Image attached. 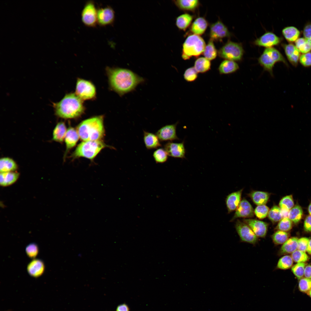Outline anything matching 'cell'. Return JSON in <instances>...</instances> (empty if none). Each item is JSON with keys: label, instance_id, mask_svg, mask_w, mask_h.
<instances>
[{"label": "cell", "instance_id": "b9f144b4", "mask_svg": "<svg viewBox=\"0 0 311 311\" xmlns=\"http://www.w3.org/2000/svg\"><path fill=\"white\" fill-rule=\"evenodd\" d=\"M306 265L304 262L297 263L292 267V272L298 279H300L304 276Z\"/></svg>", "mask_w": 311, "mask_h": 311}, {"label": "cell", "instance_id": "6f0895ef", "mask_svg": "<svg viewBox=\"0 0 311 311\" xmlns=\"http://www.w3.org/2000/svg\"><path fill=\"white\" fill-rule=\"evenodd\" d=\"M306 251L309 254L311 255V239L309 240L308 242L306 249Z\"/></svg>", "mask_w": 311, "mask_h": 311}, {"label": "cell", "instance_id": "603a6c76", "mask_svg": "<svg viewBox=\"0 0 311 311\" xmlns=\"http://www.w3.org/2000/svg\"><path fill=\"white\" fill-rule=\"evenodd\" d=\"M239 68V65L236 62L225 60L220 64L218 69L220 74H227L234 73Z\"/></svg>", "mask_w": 311, "mask_h": 311}, {"label": "cell", "instance_id": "8fae6325", "mask_svg": "<svg viewBox=\"0 0 311 311\" xmlns=\"http://www.w3.org/2000/svg\"><path fill=\"white\" fill-rule=\"evenodd\" d=\"M115 13L110 6L98 8L97 9V24L101 26L113 24L115 20Z\"/></svg>", "mask_w": 311, "mask_h": 311}, {"label": "cell", "instance_id": "7402d4cb", "mask_svg": "<svg viewBox=\"0 0 311 311\" xmlns=\"http://www.w3.org/2000/svg\"><path fill=\"white\" fill-rule=\"evenodd\" d=\"M143 138L145 147L148 149H157L162 146L156 134L143 130Z\"/></svg>", "mask_w": 311, "mask_h": 311}, {"label": "cell", "instance_id": "9a60e30c", "mask_svg": "<svg viewBox=\"0 0 311 311\" xmlns=\"http://www.w3.org/2000/svg\"><path fill=\"white\" fill-rule=\"evenodd\" d=\"M164 148L170 156L182 158H185V150L184 142L174 143L169 141L164 145Z\"/></svg>", "mask_w": 311, "mask_h": 311}, {"label": "cell", "instance_id": "484cf974", "mask_svg": "<svg viewBox=\"0 0 311 311\" xmlns=\"http://www.w3.org/2000/svg\"><path fill=\"white\" fill-rule=\"evenodd\" d=\"M298 238L293 237L289 238L281 247L278 253L280 255L292 253L297 249Z\"/></svg>", "mask_w": 311, "mask_h": 311}, {"label": "cell", "instance_id": "44dd1931", "mask_svg": "<svg viewBox=\"0 0 311 311\" xmlns=\"http://www.w3.org/2000/svg\"><path fill=\"white\" fill-rule=\"evenodd\" d=\"M243 189L232 192L226 197L225 203L228 213L236 210L241 200V196Z\"/></svg>", "mask_w": 311, "mask_h": 311}, {"label": "cell", "instance_id": "91938a15", "mask_svg": "<svg viewBox=\"0 0 311 311\" xmlns=\"http://www.w3.org/2000/svg\"><path fill=\"white\" fill-rule=\"evenodd\" d=\"M307 294L308 295L310 296V297H311V289L310 290V291H309V292Z\"/></svg>", "mask_w": 311, "mask_h": 311}, {"label": "cell", "instance_id": "f907efd6", "mask_svg": "<svg viewBox=\"0 0 311 311\" xmlns=\"http://www.w3.org/2000/svg\"><path fill=\"white\" fill-rule=\"evenodd\" d=\"M309 240L306 237H302L298 239L297 250L306 252Z\"/></svg>", "mask_w": 311, "mask_h": 311}, {"label": "cell", "instance_id": "6da1fadb", "mask_svg": "<svg viewBox=\"0 0 311 311\" xmlns=\"http://www.w3.org/2000/svg\"><path fill=\"white\" fill-rule=\"evenodd\" d=\"M106 71L109 88L121 96L134 91L145 81L143 77L128 69L108 67Z\"/></svg>", "mask_w": 311, "mask_h": 311}, {"label": "cell", "instance_id": "7a4b0ae2", "mask_svg": "<svg viewBox=\"0 0 311 311\" xmlns=\"http://www.w3.org/2000/svg\"><path fill=\"white\" fill-rule=\"evenodd\" d=\"M83 101L75 93L67 94L60 101L53 103L55 114L65 119L79 117L85 110Z\"/></svg>", "mask_w": 311, "mask_h": 311}, {"label": "cell", "instance_id": "ab89813d", "mask_svg": "<svg viewBox=\"0 0 311 311\" xmlns=\"http://www.w3.org/2000/svg\"><path fill=\"white\" fill-rule=\"evenodd\" d=\"M168 156L165 149L162 148L157 149L153 152V155L157 163H163L166 162L168 158Z\"/></svg>", "mask_w": 311, "mask_h": 311}, {"label": "cell", "instance_id": "83f0119b", "mask_svg": "<svg viewBox=\"0 0 311 311\" xmlns=\"http://www.w3.org/2000/svg\"><path fill=\"white\" fill-rule=\"evenodd\" d=\"M270 194L266 192L253 191L249 194L253 202L258 205H265L268 201Z\"/></svg>", "mask_w": 311, "mask_h": 311}, {"label": "cell", "instance_id": "f1b7e54d", "mask_svg": "<svg viewBox=\"0 0 311 311\" xmlns=\"http://www.w3.org/2000/svg\"><path fill=\"white\" fill-rule=\"evenodd\" d=\"M174 3L180 9L187 11H194L199 5V1L178 0L174 1Z\"/></svg>", "mask_w": 311, "mask_h": 311}, {"label": "cell", "instance_id": "c3c4849f", "mask_svg": "<svg viewBox=\"0 0 311 311\" xmlns=\"http://www.w3.org/2000/svg\"><path fill=\"white\" fill-rule=\"evenodd\" d=\"M26 253L30 258H34L37 255L39 252V248L35 243H31L28 245L26 248Z\"/></svg>", "mask_w": 311, "mask_h": 311}, {"label": "cell", "instance_id": "9f6ffc18", "mask_svg": "<svg viewBox=\"0 0 311 311\" xmlns=\"http://www.w3.org/2000/svg\"><path fill=\"white\" fill-rule=\"evenodd\" d=\"M281 211L282 218L288 217L289 211L281 209Z\"/></svg>", "mask_w": 311, "mask_h": 311}, {"label": "cell", "instance_id": "f35d334b", "mask_svg": "<svg viewBox=\"0 0 311 311\" xmlns=\"http://www.w3.org/2000/svg\"><path fill=\"white\" fill-rule=\"evenodd\" d=\"M293 260L291 256L286 255L281 257L278 260L276 268L282 270H287L291 267Z\"/></svg>", "mask_w": 311, "mask_h": 311}, {"label": "cell", "instance_id": "816d5d0a", "mask_svg": "<svg viewBox=\"0 0 311 311\" xmlns=\"http://www.w3.org/2000/svg\"><path fill=\"white\" fill-rule=\"evenodd\" d=\"M304 38L311 43V24L306 25L303 31Z\"/></svg>", "mask_w": 311, "mask_h": 311}, {"label": "cell", "instance_id": "7c38bea8", "mask_svg": "<svg viewBox=\"0 0 311 311\" xmlns=\"http://www.w3.org/2000/svg\"><path fill=\"white\" fill-rule=\"evenodd\" d=\"M281 39L272 32H267L255 40L253 44L255 45L266 48L274 47L279 45Z\"/></svg>", "mask_w": 311, "mask_h": 311}, {"label": "cell", "instance_id": "4dcf8cb0", "mask_svg": "<svg viewBox=\"0 0 311 311\" xmlns=\"http://www.w3.org/2000/svg\"><path fill=\"white\" fill-rule=\"evenodd\" d=\"M282 33L285 38L290 42H295L299 38L300 34L299 30L293 26L284 28L282 30Z\"/></svg>", "mask_w": 311, "mask_h": 311}, {"label": "cell", "instance_id": "4316f807", "mask_svg": "<svg viewBox=\"0 0 311 311\" xmlns=\"http://www.w3.org/2000/svg\"><path fill=\"white\" fill-rule=\"evenodd\" d=\"M19 176V173L16 172H1L0 185L2 186H7L12 184L17 180Z\"/></svg>", "mask_w": 311, "mask_h": 311}, {"label": "cell", "instance_id": "ee69618b", "mask_svg": "<svg viewBox=\"0 0 311 311\" xmlns=\"http://www.w3.org/2000/svg\"><path fill=\"white\" fill-rule=\"evenodd\" d=\"M291 257L293 261L297 263L304 262L309 258L305 252L297 249L292 253Z\"/></svg>", "mask_w": 311, "mask_h": 311}, {"label": "cell", "instance_id": "4fadbf2b", "mask_svg": "<svg viewBox=\"0 0 311 311\" xmlns=\"http://www.w3.org/2000/svg\"><path fill=\"white\" fill-rule=\"evenodd\" d=\"M210 36L213 41H221L229 37L230 33L226 26L221 21L218 20L210 26Z\"/></svg>", "mask_w": 311, "mask_h": 311}, {"label": "cell", "instance_id": "11a10c76", "mask_svg": "<svg viewBox=\"0 0 311 311\" xmlns=\"http://www.w3.org/2000/svg\"><path fill=\"white\" fill-rule=\"evenodd\" d=\"M304 275L306 278L311 279V265H309L305 267Z\"/></svg>", "mask_w": 311, "mask_h": 311}, {"label": "cell", "instance_id": "60d3db41", "mask_svg": "<svg viewBox=\"0 0 311 311\" xmlns=\"http://www.w3.org/2000/svg\"><path fill=\"white\" fill-rule=\"evenodd\" d=\"M294 205L292 195H288L283 197L279 203L280 208L282 210L289 211Z\"/></svg>", "mask_w": 311, "mask_h": 311}, {"label": "cell", "instance_id": "3957f363", "mask_svg": "<svg viewBox=\"0 0 311 311\" xmlns=\"http://www.w3.org/2000/svg\"><path fill=\"white\" fill-rule=\"evenodd\" d=\"M77 130L79 138L83 141L101 140L105 135L104 116H94L81 122Z\"/></svg>", "mask_w": 311, "mask_h": 311}, {"label": "cell", "instance_id": "9c48e42d", "mask_svg": "<svg viewBox=\"0 0 311 311\" xmlns=\"http://www.w3.org/2000/svg\"><path fill=\"white\" fill-rule=\"evenodd\" d=\"M97 9L94 2L92 0L87 1L81 11V18L83 24L89 27H94L97 24Z\"/></svg>", "mask_w": 311, "mask_h": 311}, {"label": "cell", "instance_id": "8992f818", "mask_svg": "<svg viewBox=\"0 0 311 311\" xmlns=\"http://www.w3.org/2000/svg\"><path fill=\"white\" fill-rule=\"evenodd\" d=\"M206 46L204 40L200 36L194 34L189 35L183 45L182 58L187 60L192 56H198L203 53Z\"/></svg>", "mask_w": 311, "mask_h": 311}, {"label": "cell", "instance_id": "e0dca14e", "mask_svg": "<svg viewBox=\"0 0 311 311\" xmlns=\"http://www.w3.org/2000/svg\"><path fill=\"white\" fill-rule=\"evenodd\" d=\"M254 211L251 205L246 200L243 199L241 200L236 209L234 215L231 219L233 221L239 217L250 218L254 216Z\"/></svg>", "mask_w": 311, "mask_h": 311}, {"label": "cell", "instance_id": "5bb4252c", "mask_svg": "<svg viewBox=\"0 0 311 311\" xmlns=\"http://www.w3.org/2000/svg\"><path fill=\"white\" fill-rule=\"evenodd\" d=\"M177 122L175 124L167 125L159 129L156 133L161 141H172L179 140L176 134V127Z\"/></svg>", "mask_w": 311, "mask_h": 311}, {"label": "cell", "instance_id": "680465c9", "mask_svg": "<svg viewBox=\"0 0 311 311\" xmlns=\"http://www.w3.org/2000/svg\"><path fill=\"white\" fill-rule=\"evenodd\" d=\"M308 210L309 213L311 215V202L309 205Z\"/></svg>", "mask_w": 311, "mask_h": 311}, {"label": "cell", "instance_id": "d6a6232c", "mask_svg": "<svg viewBox=\"0 0 311 311\" xmlns=\"http://www.w3.org/2000/svg\"><path fill=\"white\" fill-rule=\"evenodd\" d=\"M211 66L210 61L205 57L198 58L194 63V68L198 73L206 72L210 69Z\"/></svg>", "mask_w": 311, "mask_h": 311}, {"label": "cell", "instance_id": "f546056e", "mask_svg": "<svg viewBox=\"0 0 311 311\" xmlns=\"http://www.w3.org/2000/svg\"><path fill=\"white\" fill-rule=\"evenodd\" d=\"M17 168V165L13 159L7 157L0 159V172L14 171Z\"/></svg>", "mask_w": 311, "mask_h": 311}, {"label": "cell", "instance_id": "836d02e7", "mask_svg": "<svg viewBox=\"0 0 311 311\" xmlns=\"http://www.w3.org/2000/svg\"><path fill=\"white\" fill-rule=\"evenodd\" d=\"M213 41L211 39H210L203 52L205 58L209 61L215 59L217 55V50Z\"/></svg>", "mask_w": 311, "mask_h": 311}, {"label": "cell", "instance_id": "1f68e13d", "mask_svg": "<svg viewBox=\"0 0 311 311\" xmlns=\"http://www.w3.org/2000/svg\"><path fill=\"white\" fill-rule=\"evenodd\" d=\"M193 17L187 13L182 14L176 18V24L180 29L185 31L191 24Z\"/></svg>", "mask_w": 311, "mask_h": 311}, {"label": "cell", "instance_id": "8d00e7d4", "mask_svg": "<svg viewBox=\"0 0 311 311\" xmlns=\"http://www.w3.org/2000/svg\"><path fill=\"white\" fill-rule=\"evenodd\" d=\"M295 43V46L300 53L304 54L311 51V43L304 37L299 38Z\"/></svg>", "mask_w": 311, "mask_h": 311}, {"label": "cell", "instance_id": "e575fe53", "mask_svg": "<svg viewBox=\"0 0 311 311\" xmlns=\"http://www.w3.org/2000/svg\"><path fill=\"white\" fill-rule=\"evenodd\" d=\"M303 215V211L301 207L296 205L289 211L288 218L292 221L297 223L301 220Z\"/></svg>", "mask_w": 311, "mask_h": 311}, {"label": "cell", "instance_id": "7dc6e473", "mask_svg": "<svg viewBox=\"0 0 311 311\" xmlns=\"http://www.w3.org/2000/svg\"><path fill=\"white\" fill-rule=\"evenodd\" d=\"M183 76L186 81L192 82L195 81L197 78L198 72L194 67H191L185 71Z\"/></svg>", "mask_w": 311, "mask_h": 311}, {"label": "cell", "instance_id": "2e32d148", "mask_svg": "<svg viewBox=\"0 0 311 311\" xmlns=\"http://www.w3.org/2000/svg\"><path fill=\"white\" fill-rule=\"evenodd\" d=\"M243 222L247 224L257 237L265 238L267 234L268 224L262 221L255 219H246Z\"/></svg>", "mask_w": 311, "mask_h": 311}, {"label": "cell", "instance_id": "ac0fdd59", "mask_svg": "<svg viewBox=\"0 0 311 311\" xmlns=\"http://www.w3.org/2000/svg\"><path fill=\"white\" fill-rule=\"evenodd\" d=\"M79 138L77 130L74 128L70 127L67 129L64 141L66 146V149L64 156L65 158L68 152L75 146Z\"/></svg>", "mask_w": 311, "mask_h": 311}, {"label": "cell", "instance_id": "ffe728a7", "mask_svg": "<svg viewBox=\"0 0 311 311\" xmlns=\"http://www.w3.org/2000/svg\"><path fill=\"white\" fill-rule=\"evenodd\" d=\"M45 266L43 261L39 259H34L28 264L27 269L28 274L32 277L37 278L44 273Z\"/></svg>", "mask_w": 311, "mask_h": 311}, {"label": "cell", "instance_id": "5b68a950", "mask_svg": "<svg viewBox=\"0 0 311 311\" xmlns=\"http://www.w3.org/2000/svg\"><path fill=\"white\" fill-rule=\"evenodd\" d=\"M258 60L263 70L268 72L272 77L274 76L273 69L276 63L282 62L289 67L287 61L281 53L274 47L266 48Z\"/></svg>", "mask_w": 311, "mask_h": 311}, {"label": "cell", "instance_id": "74e56055", "mask_svg": "<svg viewBox=\"0 0 311 311\" xmlns=\"http://www.w3.org/2000/svg\"><path fill=\"white\" fill-rule=\"evenodd\" d=\"M268 216L269 219L273 222L280 221L282 218L281 209L277 206H274L269 210Z\"/></svg>", "mask_w": 311, "mask_h": 311}, {"label": "cell", "instance_id": "d590c367", "mask_svg": "<svg viewBox=\"0 0 311 311\" xmlns=\"http://www.w3.org/2000/svg\"><path fill=\"white\" fill-rule=\"evenodd\" d=\"M289 234L286 232L277 230L271 236L273 242L276 245L283 244L289 239Z\"/></svg>", "mask_w": 311, "mask_h": 311}, {"label": "cell", "instance_id": "ba28073f", "mask_svg": "<svg viewBox=\"0 0 311 311\" xmlns=\"http://www.w3.org/2000/svg\"><path fill=\"white\" fill-rule=\"evenodd\" d=\"M75 93L83 101L93 99L96 95V87L90 81L78 78L76 83Z\"/></svg>", "mask_w": 311, "mask_h": 311}, {"label": "cell", "instance_id": "f6af8a7d", "mask_svg": "<svg viewBox=\"0 0 311 311\" xmlns=\"http://www.w3.org/2000/svg\"><path fill=\"white\" fill-rule=\"evenodd\" d=\"M299 288L301 292L308 293L311 289V279L302 278L299 283Z\"/></svg>", "mask_w": 311, "mask_h": 311}, {"label": "cell", "instance_id": "681fc988", "mask_svg": "<svg viewBox=\"0 0 311 311\" xmlns=\"http://www.w3.org/2000/svg\"><path fill=\"white\" fill-rule=\"evenodd\" d=\"M299 62L304 67H311V52L302 54L300 55Z\"/></svg>", "mask_w": 311, "mask_h": 311}, {"label": "cell", "instance_id": "cb8c5ba5", "mask_svg": "<svg viewBox=\"0 0 311 311\" xmlns=\"http://www.w3.org/2000/svg\"><path fill=\"white\" fill-rule=\"evenodd\" d=\"M208 25V22L203 17H198L192 24L190 30L194 34L199 36L204 33Z\"/></svg>", "mask_w": 311, "mask_h": 311}, {"label": "cell", "instance_id": "f5cc1de1", "mask_svg": "<svg viewBox=\"0 0 311 311\" xmlns=\"http://www.w3.org/2000/svg\"><path fill=\"white\" fill-rule=\"evenodd\" d=\"M304 228L306 232H311V215H308L306 218L304 223Z\"/></svg>", "mask_w": 311, "mask_h": 311}, {"label": "cell", "instance_id": "d6986e66", "mask_svg": "<svg viewBox=\"0 0 311 311\" xmlns=\"http://www.w3.org/2000/svg\"><path fill=\"white\" fill-rule=\"evenodd\" d=\"M282 46L288 60L293 66L296 67L299 62L300 52L292 44H285Z\"/></svg>", "mask_w": 311, "mask_h": 311}, {"label": "cell", "instance_id": "bcb514c9", "mask_svg": "<svg viewBox=\"0 0 311 311\" xmlns=\"http://www.w3.org/2000/svg\"><path fill=\"white\" fill-rule=\"evenodd\" d=\"M269 208L265 205H258L255 208L254 213L259 219H263L268 215L269 211Z\"/></svg>", "mask_w": 311, "mask_h": 311}, {"label": "cell", "instance_id": "d4e9b609", "mask_svg": "<svg viewBox=\"0 0 311 311\" xmlns=\"http://www.w3.org/2000/svg\"><path fill=\"white\" fill-rule=\"evenodd\" d=\"M67 129L65 123L58 122L53 131L52 140L56 142L62 143L64 140Z\"/></svg>", "mask_w": 311, "mask_h": 311}, {"label": "cell", "instance_id": "db71d44e", "mask_svg": "<svg viewBox=\"0 0 311 311\" xmlns=\"http://www.w3.org/2000/svg\"><path fill=\"white\" fill-rule=\"evenodd\" d=\"M130 309L127 304L124 303L118 305L116 311H130Z\"/></svg>", "mask_w": 311, "mask_h": 311}, {"label": "cell", "instance_id": "52a82bcc", "mask_svg": "<svg viewBox=\"0 0 311 311\" xmlns=\"http://www.w3.org/2000/svg\"><path fill=\"white\" fill-rule=\"evenodd\" d=\"M244 53L241 44L229 41L219 50L218 54L220 57L225 60L236 62L242 60Z\"/></svg>", "mask_w": 311, "mask_h": 311}, {"label": "cell", "instance_id": "277c9868", "mask_svg": "<svg viewBox=\"0 0 311 311\" xmlns=\"http://www.w3.org/2000/svg\"><path fill=\"white\" fill-rule=\"evenodd\" d=\"M106 147L109 146L102 140L83 141L78 145L71 157L73 159L82 157L92 160Z\"/></svg>", "mask_w": 311, "mask_h": 311}, {"label": "cell", "instance_id": "30bf717a", "mask_svg": "<svg viewBox=\"0 0 311 311\" xmlns=\"http://www.w3.org/2000/svg\"><path fill=\"white\" fill-rule=\"evenodd\" d=\"M235 226L241 241L253 244L257 242L258 237L246 223L238 220Z\"/></svg>", "mask_w": 311, "mask_h": 311}, {"label": "cell", "instance_id": "7bdbcfd3", "mask_svg": "<svg viewBox=\"0 0 311 311\" xmlns=\"http://www.w3.org/2000/svg\"><path fill=\"white\" fill-rule=\"evenodd\" d=\"M292 221L288 218H282L279 222L276 228L278 230L287 232L292 228Z\"/></svg>", "mask_w": 311, "mask_h": 311}]
</instances>
